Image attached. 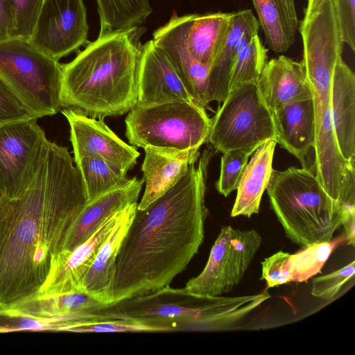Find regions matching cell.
I'll return each mask as SVG.
<instances>
[{"instance_id": "cell-1", "label": "cell", "mask_w": 355, "mask_h": 355, "mask_svg": "<svg viewBox=\"0 0 355 355\" xmlns=\"http://www.w3.org/2000/svg\"><path fill=\"white\" fill-rule=\"evenodd\" d=\"M87 202L67 148L46 138L29 185L0 201V302L9 306L39 292Z\"/></svg>"}, {"instance_id": "cell-2", "label": "cell", "mask_w": 355, "mask_h": 355, "mask_svg": "<svg viewBox=\"0 0 355 355\" xmlns=\"http://www.w3.org/2000/svg\"><path fill=\"white\" fill-rule=\"evenodd\" d=\"M209 147L187 173L148 207L138 209L120 247L112 303L168 286L204 239Z\"/></svg>"}, {"instance_id": "cell-3", "label": "cell", "mask_w": 355, "mask_h": 355, "mask_svg": "<svg viewBox=\"0 0 355 355\" xmlns=\"http://www.w3.org/2000/svg\"><path fill=\"white\" fill-rule=\"evenodd\" d=\"M136 31L98 36L72 61L62 64L63 107L104 119L137 105L140 45Z\"/></svg>"}, {"instance_id": "cell-4", "label": "cell", "mask_w": 355, "mask_h": 355, "mask_svg": "<svg viewBox=\"0 0 355 355\" xmlns=\"http://www.w3.org/2000/svg\"><path fill=\"white\" fill-rule=\"evenodd\" d=\"M270 297L266 288L250 295L200 296L168 285L94 312L137 320L154 331H218L234 329Z\"/></svg>"}, {"instance_id": "cell-5", "label": "cell", "mask_w": 355, "mask_h": 355, "mask_svg": "<svg viewBox=\"0 0 355 355\" xmlns=\"http://www.w3.org/2000/svg\"><path fill=\"white\" fill-rule=\"evenodd\" d=\"M266 189L286 236L302 248L332 239L342 224V206L309 168L273 170Z\"/></svg>"}, {"instance_id": "cell-6", "label": "cell", "mask_w": 355, "mask_h": 355, "mask_svg": "<svg viewBox=\"0 0 355 355\" xmlns=\"http://www.w3.org/2000/svg\"><path fill=\"white\" fill-rule=\"evenodd\" d=\"M125 123V136L133 146L183 151L200 149L207 141L211 119L196 103L172 101L136 105Z\"/></svg>"}, {"instance_id": "cell-7", "label": "cell", "mask_w": 355, "mask_h": 355, "mask_svg": "<svg viewBox=\"0 0 355 355\" xmlns=\"http://www.w3.org/2000/svg\"><path fill=\"white\" fill-rule=\"evenodd\" d=\"M0 77L37 119L56 114L63 107L62 64L28 40L0 42Z\"/></svg>"}, {"instance_id": "cell-8", "label": "cell", "mask_w": 355, "mask_h": 355, "mask_svg": "<svg viewBox=\"0 0 355 355\" xmlns=\"http://www.w3.org/2000/svg\"><path fill=\"white\" fill-rule=\"evenodd\" d=\"M272 112L263 100L257 83H248L230 91L211 119L207 141L220 153L255 150L275 139Z\"/></svg>"}, {"instance_id": "cell-9", "label": "cell", "mask_w": 355, "mask_h": 355, "mask_svg": "<svg viewBox=\"0 0 355 355\" xmlns=\"http://www.w3.org/2000/svg\"><path fill=\"white\" fill-rule=\"evenodd\" d=\"M261 242V235L254 229L223 227L204 269L189 279L184 288L200 296H218L230 292L244 277Z\"/></svg>"}, {"instance_id": "cell-10", "label": "cell", "mask_w": 355, "mask_h": 355, "mask_svg": "<svg viewBox=\"0 0 355 355\" xmlns=\"http://www.w3.org/2000/svg\"><path fill=\"white\" fill-rule=\"evenodd\" d=\"M37 119L0 127V189L7 198L21 194L35 175L46 138Z\"/></svg>"}, {"instance_id": "cell-11", "label": "cell", "mask_w": 355, "mask_h": 355, "mask_svg": "<svg viewBox=\"0 0 355 355\" xmlns=\"http://www.w3.org/2000/svg\"><path fill=\"white\" fill-rule=\"evenodd\" d=\"M88 29L83 0H44L28 40L59 60L89 42Z\"/></svg>"}, {"instance_id": "cell-12", "label": "cell", "mask_w": 355, "mask_h": 355, "mask_svg": "<svg viewBox=\"0 0 355 355\" xmlns=\"http://www.w3.org/2000/svg\"><path fill=\"white\" fill-rule=\"evenodd\" d=\"M62 113L69 124L74 159L97 157L125 173L135 166L139 156L138 150L121 139L103 119L71 108L63 109Z\"/></svg>"}, {"instance_id": "cell-13", "label": "cell", "mask_w": 355, "mask_h": 355, "mask_svg": "<svg viewBox=\"0 0 355 355\" xmlns=\"http://www.w3.org/2000/svg\"><path fill=\"white\" fill-rule=\"evenodd\" d=\"M137 85V105L172 101L196 103L166 54L152 40L139 47Z\"/></svg>"}, {"instance_id": "cell-14", "label": "cell", "mask_w": 355, "mask_h": 355, "mask_svg": "<svg viewBox=\"0 0 355 355\" xmlns=\"http://www.w3.org/2000/svg\"><path fill=\"white\" fill-rule=\"evenodd\" d=\"M122 209L107 217L86 241L74 250L60 252L46 282L37 293L59 295L84 292L87 273L100 246L119 218Z\"/></svg>"}, {"instance_id": "cell-15", "label": "cell", "mask_w": 355, "mask_h": 355, "mask_svg": "<svg viewBox=\"0 0 355 355\" xmlns=\"http://www.w3.org/2000/svg\"><path fill=\"white\" fill-rule=\"evenodd\" d=\"M143 180L133 177L123 186L87 202L69 227L60 252H69L86 241L110 216L137 202Z\"/></svg>"}, {"instance_id": "cell-16", "label": "cell", "mask_w": 355, "mask_h": 355, "mask_svg": "<svg viewBox=\"0 0 355 355\" xmlns=\"http://www.w3.org/2000/svg\"><path fill=\"white\" fill-rule=\"evenodd\" d=\"M257 85L271 112L286 103L313 96L302 62L285 55L267 61Z\"/></svg>"}, {"instance_id": "cell-17", "label": "cell", "mask_w": 355, "mask_h": 355, "mask_svg": "<svg viewBox=\"0 0 355 355\" xmlns=\"http://www.w3.org/2000/svg\"><path fill=\"white\" fill-rule=\"evenodd\" d=\"M275 139L307 168L315 138L313 96L286 103L272 112Z\"/></svg>"}, {"instance_id": "cell-18", "label": "cell", "mask_w": 355, "mask_h": 355, "mask_svg": "<svg viewBox=\"0 0 355 355\" xmlns=\"http://www.w3.org/2000/svg\"><path fill=\"white\" fill-rule=\"evenodd\" d=\"M259 24L251 10L234 12L231 26L220 50L211 65L207 101L223 103L230 92L231 70L239 51L258 35Z\"/></svg>"}, {"instance_id": "cell-19", "label": "cell", "mask_w": 355, "mask_h": 355, "mask_svg": "<svg viewBox=\"0 0 355 355\" xmlns=\"http://www.w3.org/2000/svg\"><path fill=\"white\" fill-rule=\"evenodd\" d=\"M144 149L145 157L141 171L146 186L142 198L137 205L138 209H145L178 183L200 155L199 149L183 151L151 147Z\"/></svg>"}, {"instance_id": "cell-20", "label": "cell", "mask_w": 355, "mask_h": 355, "mask_svg": "<svg viewBox=\"0 0 355 355\" xmlns=\"http://www.w3.org/2000/svg\"><path fill=\"white\" fill-rule=\"evenodd\" d=\"M137 205V202H135L122 209L119 218L100 246L85 277L84 292L105 306L112 301L118 253Z\"/></svg>"}, {"instance_id": "cell-21", "label": "cell", "mask_w": 355, "mask_h": 355, "mask_svg": "<svg viewBox=\"0 0 355 355\" xmlns=\"http://www.w3.org/2000/svg\"><path fill=\"white\" fill-rule=\"evenodd\" d=\"M331 114L339 150L345 159L355 158V76L340 58L336 62L331 85Z\"/></svg>"}, {"instance_id": "cell-22", "label": "cell", "mask_w": 355, "mask_h": 355, "mask_svg": "<svg viewBox=\"0 0 355 355\" xmlns=\"http://www.w3.org/2000/svg\"><path fill=\"white\" fill-rule=\"evenodd\" d=\"M103 306H105L85 292L36 293L9 305L1 312L64 323L78 315L92 313Z\"/></svg>"}, {"instance_id": "cell-23", "label": "cell", "mask_w": 355, "mask_h": 355, "mask_svg": "<svg viewBox=\"0 0 355 355\" xmlns=\"http://www.w3.org/2000/svg\"><path fill=\"white\" fill-rule=\"evenodd\" d=\"M277 141L272 139L260 145L252 153L240 177L231 216L250 218L259 211L262 196L270 182Z\"/></svg>"}, {"instance_id": "cell-24", "label": "cell", "mask_w": 355, "mask_h": 355, "mask_svg": "<svg viewBox=\"0 0 355 355\" xmlns=\"http://www.w3.org/2000/svg\"><path fill=\"white\" fill-rule=\"evenodd\" d=\"M268 48L285 53L294 44L299 21L294 0H252Z\"/></svg>"}, {"instance_id": "cell-25", "label": "cell", "mask_w": 355, "mask_h": 355, "mask_svg": "<svg viewBox=\"0 0 355 355\" xmlns=\"http://www.w3.org/2000/svg\"><path fill=\"white\" fill-rule=\"evenodd\" d=\"M98 36L137 28L152 13L149 0H96Z\"/></svg>"}, {"instance_id": "cell-26", "label": "cell", "mask_w": 355, "mask_h": 355, "mask_svg": "<svg viewBox=\"0 0 355 355\" xmlns=\"http://www.w3.org/2000/svg\"><path fill=\"white\" fill-rule=\"evenodd\" d=\"M85 185L87 202L125 184L127 173L108 162L92 156L74 159Z\"/></svg>"}, {"instance_id": "cell-27", "label": "cell", "mask_w": 355, "mask_h": 355, "mask_svg": "<svg viewBox=\"0 0 355 355\" xmlns=\"http://www.w3.org/2000/svg\"><path fill=\"white\" fill-rule=\"evenodd\" d=\"M347 242L345 234L327 241L304 248L295 254H290L288 266L292 282L302 283L320 273L333 251Z\"/></svg>"}, {"instance_id": "cell-28", "label": "cell", "mask_w": 355, "mask_h": 355, "mask_svg": "<svg viewBox=\"0 0 355 355\" xmlns=\"http://www.w3.org/2000/svg\"><path fill=\"white\" fill-rule=\"evenodd\" d=\"M267 52L259 35L253 36L236 56L230 73V91L244 83H257L268 61Z\"/></svg>"}, {"instance_id": "cell-29", "label": "cell", "mask_w": 355, "mask_h": 355, "mask_svg": "<svg viewBox=\"0 0 355 355\" xmlns=\"http://www.w3.org/2000/svg\"><path fill=\"white\" fill-rule=\"evenodd\" d=\"M67 322V331L72 332L154 331L151 327L137 320L96 312L78 315Z\"/></svg>"}, {"instance_id": "cell-30", "label": "cell", "mask_w": 355, "mask_h": 355, "mask_svg": "<svg viewBox=\"0 0 355 355\" xmlns=\"http://www.w3.org/2000/svg\"><path fill=\"white\" fill-rule=\"evenodd\" d=\"M253 150H234L223 153L217 191L227 197L236 189L240 177Z\"/></svg>"}, {"instance_id": "cell-31", "label": "cell", "mask_w": 355, "mask_h": 355, "mask_svg": "<svg viewBox=\"0 0 355 355\" xmlns=\"http://www.w3.org/2000/svg\"><path fill=\"white\" fill-rule=\"evenodd\" d=\"M13 17L12 37L28 40L44 0H9Z\"/></svg>"}, {"instance_id": "cell-32", "label": "cell", "mask_w": 355, "mask_h": 355, "mask_svg": "<svg viewBox=\"0 0 355 355\" xmlns=\"http://www.w3.org/2000/svg\"><path fill=\"white\" fill-rule=\"evenodd\" d=\"M355 273V261H352L342 268L331 273L315 277L312 280L311 294L316 297L332 300L337 295L342 286Z\"/></svg>"}, {"instance_id": "cell-33", "label": "cell", "mask_w": 355, "mask_h": 355, "mask_svg": "<svg viewBox=\"0 0 355 355\" xmlns=\"http://www.w3.org/2000/svg\"><path fill=\"white\" fill-rule=\"evenodd\" d=\"M32 119L37 118L0 77V127L10 123Z\"/></svg>"}, {"instance_id": "cell-34", "label": "cell", "mask_w": 355, "mask_h": 355, "mask_svg": "<svg viewBox=\"0 0 355 355\" xmlns=\"http://www.w3.org/2000/svg\"><path fill=\"white\" fill-rule=\"evenodd\" d=\"M290 253L277 252L261 262L262 276L267 284V288L292 282V275L288 266Z\"/></svg>"}, {"instance_id": "cell-35", "label": "cell", "mask_w": 355, "mask_h": 355, "mask_svg": "<svg viewBox=\"0 0 355 355\" xmlns=\"http://www.w3.org/2000/svg\"><path fill=\"white\" fill-rule=\"evenodd\" d=\"M343 43L355 51V0H334Z\"/></svg>"}, {"instance_id": "cell-36", "label": "cell", "mask_w": 355, "mask_h": 355, "mask_svg": "<svg viewBox=\"0 0 355 355\" xmlns=\"http://www.w3.org/2000/svg\"><path fill=\"white\" fill-rule=\"evenodd\" d=\"M13 17L9 0H0V42L12 37Z\"/></svg>"}, {"instance_id": "cell-37", "label": "cell", "mask_w": 355, "mask_h": 355, "mask_svg": "<svg viewBox=\"0 0 355 355\" xmlns=\"http://www.w3.org/2000/svg\"><path fill=\"white\" fill-rule=\"evenodd\" d=\"M8 306L0 302V311L6 309Z\"/></svg>"}, {"instance_id": "cell-38", "label": "cell", "mask_w": 355, "mask_h": 355, "mask_svg": "<svg viewBox=\"0 0 355 355\" xmlns=\"http://www.w3.org/2000/svg\"><path fill=\"white\" fill-rule=\"evenodd\" d=\"M3 197V193L1 192V190L0 189V201L2 200Z\"/></svg>"}]
</instances>
